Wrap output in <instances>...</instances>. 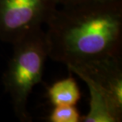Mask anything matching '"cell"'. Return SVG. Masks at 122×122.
Masks as SVG:
<instances>
[{
  "mask_svg": "<svg viewBox=\"0 0 122 122\" xmlns=\"http://www.w3.org/2000/svg\"><path fill=\"white\" fill-rule=\"evenodd\" d=\"M48 121L50 122H79L82 117L75 106H54Z\"/></svg>",
  "mask_w": 122,
  "mask_h": 122,
  "instance_id": "5",
  "label": "cell"
},
{
  "mask_svg": "<svg viewBox=\"0 0 122 122\" xmlns=\"http://www.w3.org/2000/svg\"><path fill=\"white\" fill-rule=\"evenodd\" d=\"M81 95L79 85L72 75L55 82L48 89V98L53 106H76Z\"/></svg>",
  "mask_w": 122,
  "mask_h": 122,
  "instance_id": "4",
  "label": "cell"
},
{
  "mask_svg": "<svg viewBox=\"0 0 122 122\" xmlns=\"http://www.w3.org/2000/svg\"><path fill=\"white\" fill-rule=\"evenodd\" d=\"M57 6V0H0V40L13 45L42 29Z\"/></svg>",
  "mask_w": 122,
  "mask_h": 122,
  "instance_id": "3",
  "label": "cell"
},
{
  "mask_svg": "<svg viewBox=\"0 0 122 122\" xmlns=\"http://www.w3.org/2000/svg\"><path fill=\"white\" fill-rule=\"evenodd\" d=\"M46 25L48 57L67 67L121 60L122 0L56 8Z\"/></svg>",
  "mask_w": 122,
  "mask_h": 122,
  "instance_id": "1",
  "label": "cell"
},
{
  "mask_svg": "<svg viewBox=\"0 0 122 122\" xmlns=\"http://www.w3.org/2000/svg\"><path fill=\"white\" fill-rule=\"evenodd\" d=\"M110 1H118V0H57L58 5H61L62 6H74V5L91 3V2H102Z\"/></svg>",
  "mask_w": 122,
  "mask_h": 122,
  "instance_id": "6",
  "label": "cell"
},
{
  "mask_svg": "<svg viewBox=\"0 0 122 122\" xmlns=\"http://www.w3.org/2000/svg\"><path fill=\"white\" fill-rule=\"evenodd\" d=\"M13 52L3 74L2 82L10 95L16 117L21 121H30L28 101L33 89L42 79L48 57L45 31L31 33L13 44Z\"/></svg>",
  "mask_w": 122,
  "mask_h": 122,
  "instance_id": "2",
  "label": "cell"
}]
</instances>
